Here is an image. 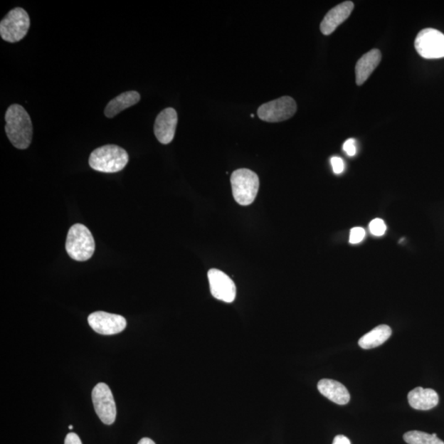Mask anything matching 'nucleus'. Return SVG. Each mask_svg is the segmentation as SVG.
I'll return each mask as SVG.
<instances>
[{
  "label": "nucleus",
  "mask_w": 444,
  "mask_h": 444,
  "mask_svg": "<svg viewBox=\"0 0 444 444\" xmlns=\"http://www.w3.org/2000/svg\"><path fill=\"white\" fill-rule=\"evenodd\" d=\"M5 132L11 144L18 149H26L33 139V127L30 115L22 105H10L5 114Z\"/></svg>",
  "instance_id": "nucleus-1"
},
{
  "label": "nucleus",
  "mask_w": 444,
  "mask_h": 444,
  "mask_svg": "<svg viewBox=\"0 0 444 444\" xmlns=\"http://www.w3.org/2000/svg\"><path fill=\"white\" fill-rule=\"evenodd\" d=\"M129 154L124 148L105 145L95 149L89 157V165L93 170L103 173L122 171L129 162Z\"/></svg>",
  "instance_id": "nucleus-2"
},
{
  "label": "nucleus",
  "mask_w": 444,
  "mask_h": 444,
  "mask_svg": "<svg viewBox=\"0 0 444 444\" xmlns=\"http://www.w3.org/2000/svg\"><path fill=\"white\" fill-rule=\"evenodd\" d=\"M65 247L70 258L83 262L92 258L96 246L91 231L84 225L75 224L68 231Z\"/></svg>",
  "instance_id": "nucleus-3"
},
{
  "label": "nucleus",
  "mask_w": 444,
  "mask_h": 444,
  "mask_svg": "<svg viewBox=\"0 0 444 444\" xmlns=\"http://www.w3.org/2000/svg\"><path fill=\"white\" fill-rule=\"evenodd\" d=\"M231 183L233 197L238 204L248 206L255 200L259 189L256 173L248 169H239L232 173Z\"/></svg>",
  "instance_id": "nucleus-4"
},
{
  "label": "nucleus",
  "mask_w": 444,
  "mask_h": 444,
  "mask_svg": "<svg viewBox=\"0 0 444 444\" xmlns=\"http://www.w3.org/2000/svg\"><path fill=\"white\" fill-rule=\"evenodd\" d=\"M30 26L28 14L22 8H15L0 23V35L4 41L15 43L24 38Z\"/></svg>",
  "instance_id": "nucleus-5"
},
{
  "label": "nucleus",
  "mask_w": 444,
  "mask_h": 444,
  "mask_svg": "<svg viewBox=\"0 0 444 444\" xmlns=\"http://www.w3.org/2000/svg\"><path fill=\"white\" fill-rule=\"evenodd\" d=\"M297 110L295 100L282 97L261 105L258 110L259 119L268 123H278L292 118Z\"/></svg>",
  "instance_id": "nucleus-6"
},
{
  "label": "nucleus",
  "mask_w": 444,
  "mask_h": 444,
  "mask_svg": "<svg viewBox=\"0 0 444 444\" xmlns=\"http://www.w3.org/2000/svg\"><path fill=\"white\" fill-rule=\"evenodd\" d=\"M415 47L425 59L444 58V35L436 29H423L416 36Z\"/></svg>",
  "instance_id": "nucleus-7"
},
{
  "label": "nucleus",
  "mask_w": 444,
  "mask_h": 444,
  "mask_svg": "<svg viewBox=\"0 0 444 444\" xmlns=\"http://www.w3.org/2000/svg\"><path fill=\"white\" fill-rule=\"evenodd\" d=\"M92 403L100 421L112 425L116 418V406L112 393L107 384L100 383L92 390Z\"/></svg>",
  "instance_id": "nucleus-8"
},
{
  "label": "nucleus",
  "mask_w": 444,
  "mask_h": 444,
  "mask_svg": "<svg viewBox=\"0 0 444 444\" xmlns=\"http://www.w3.org/2000/svg\"><path fill=\"white\" fill-rule=\"evenodd\" d=\"M88 324L102 335H115L125 329L127 322L123 316L97 311L89 315Z\"/></svg>",
  "instance_id": "nucleus-9"
},
{
  "label": "nucleus",
  "mask_w": 444,
  "mask_h": 444,
  "mask_svg": "<svg viewBox=\"0 0 444 444\" xmlns=\"http://www.w3.org/2000/svg\"><path fill=\"white\" fill-rule=\"evenodd\" d=\"M211 295L216 300L232 303L236 297V287L233 281L226 273L211 269L208 273Z\"/></svg>",
  "instance_id": "nucleus-10"
},
{
  "label": "nucleus",
  "mask_w": 444,
  "mask_h": 444,
  "mask_svg": "<svg viewBox=\"0 0 444 444\" xmlns=\"http://www.w3.org/2000/svg\"><path fill=\"white\" fill-rule=\"evenodd\" d=\"M177 123V112L173 108L163 110L157 115L154 125V134L161 144H171L176 134Z\"/></svg>",
  "instance_id": "nucleus-11"
},
{
  "label": "nucleus",
  "mask_w": 444,
  "mask_h": 444,
  "mask_svg": "<svg viewBox=\"0 0 444 444\" xmlns=\"http://www.w3.org/2000/svg\"><path fill=\"white\" fill-rule=\"evenodd\" d=\"M353 9L354 4L352 1L343 2L332 9L322 21L321 33L325 36L331 35L338 26L350 17Z\"/></svg>",
  "instance_id": "nucleus-12"
},
{
  "label": "nucleus",
  "mask_w": 444,
  "mask_h": 444,
  "mask_svg": "<svg viewBox=\"0 0 444 444\" xmlns=\"http://www.w3.org/2000/svg\"><path fill=\"white\" fill-rule=\"evenodd\" d=\"M382 60L381 52L373 49L359 59L356 66V79L357 85L361 86L368 80L373 72Z\"/></svg>",
  "instance_id": "nucleus-13"
},
{
  "label": "nucleus",
  "mask_w": 444,
  "mask_h": 444,
  "mask_svg": "<svg viewBox=\"0 0 444 444\" xmlns=\"http://www.w3.org/2000/svg\"><path fill=\"white\" fill-rule=\"evenodd\" d=\"M319 393L327 399L338 405H346L350 401L351 396L348 390L342 384L332 379H322L318 384Z\"/></svg>",
  "instance_id": "nucleus-14"
},
{
  "label": "nucleus",
  "mask_w": 444,
  "mask_h": 444,
  "mask_svg": "<svg viewBox=\"0 0 444 444\" xmlns=\"http://www.w3.org/2000/svg\"><path fill=\"white\" fill-rule=\"evenodd\" d=\"M408 401L412 408L420 411L433 409L438 404V395L430 388H416L408 393Z\"/></svg>",
  "instance_id": "nucleus-15"
},
{
  "label": "nucleus",
  "mask_w": 444,
  "mask_h": 444,
  "mask_svg": "<svg viewBox=\"0 0 444 444\" xmlns=\"http://www.w3.org/2000/svg\"><path fill=\"white\" fill-rule=\"evenodd\" d=\"M140 94L135 91L126 92L119 95L107 105L105 109V115L107 118H114L123 110L128 109L139 102Z\"/></svg>",
  "instance_id": "nucleus-16"
},
{
  "label": "nucleus",
  "mask_w": 444,
  "mask_h": 444,
  "mask_svg": "<svg viewBox=\"0 0 444 444\" xmlns=\"http://www.w3.org/2000/svg\"><path fill=\"white\" fill-rule=\"evenodd\" d=\"M392 335V329L388 325H379L364 335L359 340V346L363 349H372L384 344Z\"/></svg>",
  "instance_id": "nucleus-17"
},
{
  "label": "nucleus",
  "mask_w": 444,
  "mask_h": 444,
  "mask_svg": "<svg viewBox=\"0 0 444 444\" xmlns=\"http://www.w3.org/2000/svg\"><path fill=\"white\" fill-rule=\"evenodd\" d=\"M403 438L408 444H444V442L437 437L436 433L430 435V433L417 430L406 433Z\"/></svg>",
  "instance_id": "nucleus-18"
},
{
  "label": "nucleus",
  "mask_w": 444,
  "mask_h": 444,
  "mask_svg": "<svg viewBox=\"0 0 444 444\" xmlns=\"http://www.w3.org/2000/svg\"><path fill=\"white\" fill-rule=\"evenodd\" d=\"M386 230H387V226L382 219L376 218L370 222L369 231L374 236H384Z\"/></svg>",
  "instance_id": "nucleus-19"
},
{
  "label": "nucleus",
  "mask_w": 444,
  "mask_h": 444,
  "mask_svg": "<svg viewBox=\"0 0 444 444\" xmlns=\"http://www.w3.org/2000/svg\"><path fill=\"white\" fill-rule=\"evenodd\" d=\"M366 236V231L361 227H355L352 228L350 234V243L351 244H358L361 242Z\"/></svg>",
  "instance_id": "nucleus-20"
},
{
  "label": "nucleus",
  "mask_w": 444,
  "mask_h": 444,
  "mask_svg": "<svg viewBox=\"0 0 444 444\" xmlns=\"http://www.w3.org/2000/svg\"><path fill=\"white\" fill-rule=\"evenodd\" d=\"M331 164L333 172L335 174H339L344 171V162H343L342 158L338 157H332Z\"/></svg>",
  "instance_id": "nucleus-21"
},
{
  "label": "nucleus",
  "mask_w": 444,
  "mask_h": 444,
  "mask_svg": "<svg viewBox=\"0 0 444 444\" xmlns=\"http://www.w3.org/2000/svg\"><path fill=\"white\" fill-rule=\"evenodd\" d=\"M344 150L348 156L353 157L356 154V140L353 139H348L343 145Z\"/></svg>",
  "instance_id": "nucleus-22"
},
{
  "label": "nucleus",
  "mask_w": 444,
  "mask_h": 444,
  "mask_svg": "<svg viewBox=\"0 0 444 444\" xmlns=\"http://www.w3.org/2000/svg\"><path fill=\"white\" fill-rule=\"evenodd\" d=\"M65 444H83V443L80 440V438H79L78 435H76V433H68L65 438Z\"/></svg>",
  "instance_id": "nucleus-23"
},
{
  "label": "nucleus",
  "mask_w": 444,
  "mask_h": 444,
  "mask_svg": "<svg viewBox=\"0 0 444 444\" xmlns=\"http://www.w3.org/2000/svg\"><path fill=\"white\" fill-rule=\"evenodd\" d=\"M332 444H351L349 438L344 435H337L335 437L334 440H333Z\"/></svg>",
  "instance_id": "nucleus-24"
},
{
  "label": "nucleus",
  "mask_w": 444,
  "mask_h": 444,
  "mask_svg": "<svg viewBox=\"0 0 444 444\" xmlns=\"http://www.w3.org/2000/svg\"><path fill=\"white\" fill-rule=\"evenodd\" d=\"M137 444H156L151 438H144Z\"/></svg>",
  "instance_id": "nucleus-25"
},
{
  "label": "nucleus",
  "mask_w": 444,
  "mask_h": 444,
  "mask_svg": "<svg viewBox=\"0 0 444 444\" xmlns=\"http://www.w3.org/2000/svg\"><path fill=\"white\" fill-rule=\"evenodd\" d=\"M68 429H70V430H73V426H68Z\"/></svg>",
  "instance_id": "nucleus-26"
},
{
  "label": "nucleus",
  "mask_w": 444,
  "mask_h": 444,
  "mask_svg": "<svg viewBox=\"0 0 444 444\" xmlns=\"http://www.w3.org/2000/svg\"><path fill=\"white\" fill-rule=\"evenodd\" d=\"M255 117V115H253V114H251V118Z\"/></svg>",
  "instance_id": "nucleus-27"
}]
</instances>
